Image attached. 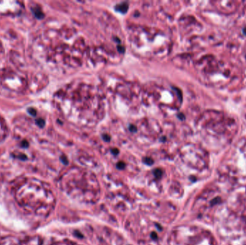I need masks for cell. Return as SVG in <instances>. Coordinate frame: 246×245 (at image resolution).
I'll list each match as a JSON object with an SVG mask.
<instances>
[{
    "label": "cell",
    "mask_w": 246,
    "mask_h": 245,
    "mask_svg": "<svg viewBox=\"0 0 246 245\" xmlns=\"http://www.w3.org/2000/svg\"><path fill=\"white\" fill-rule=\"evenodd\" d=\"M34 14H35V17H36L37 18H38V19H42V18L44 17V14H43V13H42L39 10H35Z\"/></svg>",
    "instance_id": "cell-1"
},
{
    "label": "cell",
    "mask_w": 246,
    "mask_h": 245,
    "mask_svg": "<svg viewBox=\"0 0 246 245\" xmlns=\"http://www.w3.org/2000/svg\"><path fill=\"white\" fill-rule=\"evenodd\" d=\"M22 145L23 146V147H28V143L27 142V141H23L22 142Z\"/></svg>",
    "instance_id": "cell-4"
},
{
    "label": "cell",
    "mask_w": 246,
    "mask_h": 245,
    "mask_svg": "<svg viewBox=\"0 0 246 245\" xmlns=\"http://www.w3.org/2000/svg\"><path fill=\"white\" fill-rule=\"evenodd\" d=\"M28 113L30 114V115H32V116H35L36 114H37L36 110H35V109H33V108H29L28 109Z\"/></svg>",
    "instance_id": "cell-3"
},
{
    "label": "cell",
    "mask_w": 246,
    "mask_h": 245,
    "mask_svg": "<svg viewBox=\"0 0 246 245\" xmlns=\"http://www.w3.org/2000/svg\"><path fill=\"white\" fill-rule=\"evenodd\" d=\"M36 124H38L39 127H43L45 125V121L42 119H38L36 120Z\"/></svg>",
    "instance_id": "cell-2"
}]
</instances>
